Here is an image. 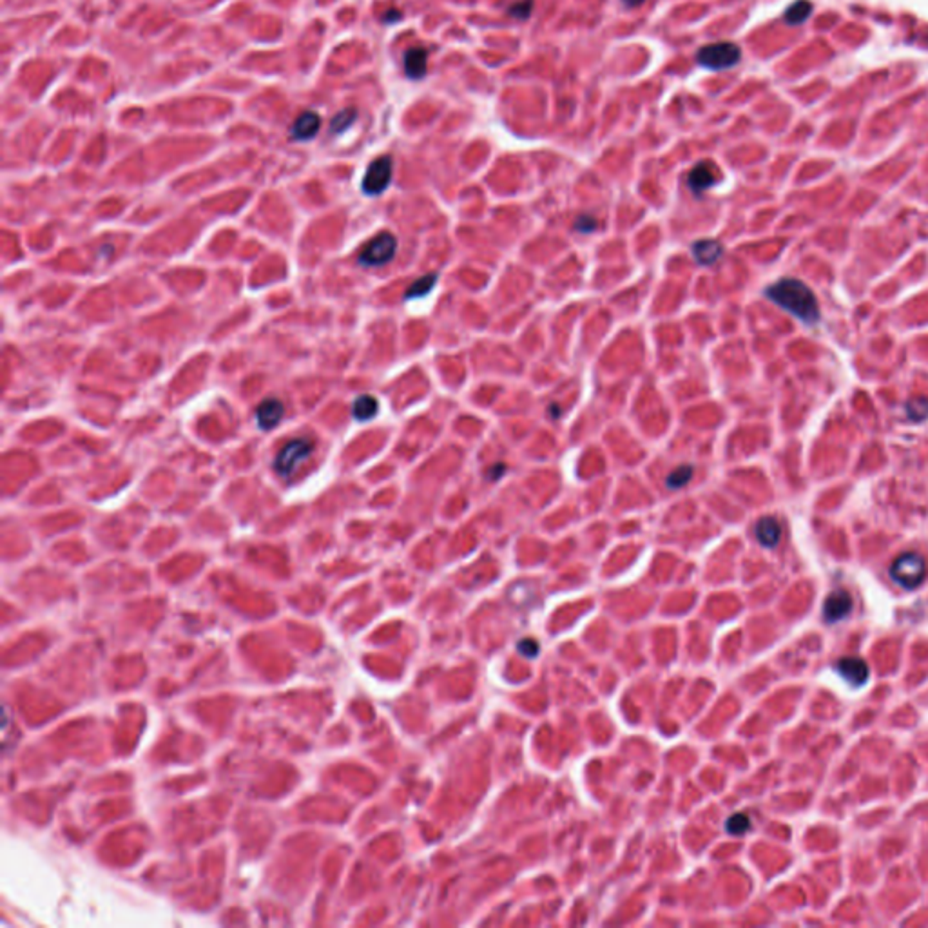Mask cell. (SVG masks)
<instances>
[{"instance_id":"obj_6","label":"cell","mask_w":928,"mask_h":928,"mask_svg":"<svg viewBox=\"0 0 928 928\" xmlns=\"http://www.w3.org/2000/svg\"><path fill=\"white\" fill-rule=\"evenodd\" d=\"M392 173H394V161H392V158H375L368 165V169H366L365 176H363V193L368 194V196H379L381 193H385L388 189L390 181H392Z\"/></svg>"},{"instance_id":"obj_2","label":"cell","mask_w":928,"mask_h":928,"mask_svg":"<svg viewBox=\"0 0 928 928\" xmlns=\"http://www.w3.org/2000/svg\"><path fill=\"white\" fill-rule=\"evenodd\" d=\"M890 577L903 590H916L927 579V562L919 553H901L890 566Z\"/></svg>"},{"instance_id":"obj_16","label":"cell","mask_w":928,"mask_h":928,"mask_svg":"<svg viewBox=\"0 0 928 928\" xmlns=\"http://www.w3.org/2000/svg\"><path fill=\"white\" fill-rule=\"evenodd\" d=\"M435 283H437V272H430V274H425V276L417 277V279H415V282L412 283V285L408 287V290L405 292V299L408 302V299L422 298V296H426V294L432 292V289L435 287Z\"/></svg>"},{"instance_id":"obj_22","label":"cell","mask_w":928,"mask_h":928,"mask_svg":"<svg viewBox=\"0 0 928 928\" xmlns=\"http://www.w3.org/2000/svg\"><path fill=\"white\" fill-rule=\"evenodd\" d=\"M531 9H533V0H518L508 8V15L515 18H528L531 15Z\"/></svg>"},{"instance_id":"obj_12","label":"cell","mask_w":928,"mask_h":928,"mask_svg":"<svg viewBox=\"0 0 928 928\" xmlns=\"http://www.w3.org/2000/svg\"><path fill=\"white\" fill-rule=\"evenodd\" d=\"M691 252H693V257L696 260V263L709 267V265H715L720 257L723 256V245L718 240L705 238V240H698L693 243Z\"/></svg>"},{"instance_id":"obj_15","label":"cell","mask_w":928,"mask_h":928,"mask_svg":"<svg viewBox=\"0 0 928 928\" xmlns=\"http://www.w3.org/2000/svg\"><path fill=\"white\" fill-rule=\"evenodd\" d=\"M378 412L379 401L370 394L359 395V398H356L354 405H352V415L358 421H370V419H374L378 415Z\"/></svg>"},{"instance_id":"obj_26","label":"cell","mask_w":928,"mask_h":928,"mask_svg":"<svg viewBox=\"0 0 928 928\" xmlns=\"http://www.w3.org/2000/svg\"><path fill=\"white\" fill-rule=\"evenodd\" d=\"M622 2L624 6H627V8H636V6L642 4L644 0H622Z\"/></svg>"},{"instance_id":"obj_1","label":"cell","mask_w":928,"mask_h":928,"mask_svg":"<svg viewBox=\"0 0 928 928\" xmlns=\"http://www.w3.org/2000/svg\"><path fill=\"white\" fill-rule=\"evenodd\" d=\"M765 296L805 325H816L820 319V306H818L814 294L800 279L784 277L769 289H765Z\"/></svg>"},{"instance_id":"obj_11","label":"cell","mask_w":928,"mask_h":928,"mask_svg":"<svg viewBox=\"0 0 928 928\" xmlns=\"http://www.w3.org/2000/svg\"><path fill=\"white\" fill-rule=\"evenodd\" d=\"M319 127H321V117L314 111H305L296 118V122L290 127V137L296 142L312 140L319 133Z\"/></svg>"},{"instance_id":"obj_9","label":"cell","mask_w":928,"mask_h":928,"mask_svg":"<svg viewBox=\"0 0 928 928\" xmlns=\"http://www.w3.org/2000/svg\"><path fill=\"white\" fill-rule=\"evenodd\" d=\"M852 611V597L845 590L832 591L823 602V617L828 624L845 619Z\"/></svg>"},{"instance_id":"obj_19","label":"cell","mask_w":928,"mask_h":928,"mask_svg":"<svg viewBox=\"0 0 928 928\" xmlns=\"http://www.w3.org/2000/svg\"><path fill=\"white\" fill-rule=\"evenodd\" d=\"M693 471H695V468H693L691 464H682V466L675 468V470L669 474V477L666 479V486L669 488V490H680V488H683L689 481H691Z\"/></svg>"},{"instance_id":"obj_8","label":"cell","mask_w":928,"mask_h":928,"mask_svg":"<svg viewBox=\"0 0 928 928\" xmlns=\"http://www.w3.org/2000/svg\"><path fill=\"white\" fill-rule=\"evenodd\" d=\"M285 415V405L277 398H267L256 408V421L262 430H272L282 422Z\"/></svg>"},{"instance_id":"obj_21","label":"cell","mask_w":928,"mask_h":928,"mask_svg":"<svg viewBox=\"0 0 928 928\" xmlns=\"http://www.w3.org/2000/svg\"><path fill=\"white\" fill-rule=\"evenodd\" d=\"M749 827H751V820L747 814H735L725 821V831L732 836H742L749 831Z\"/></svg>"},{"instance_id":"obj_24","label":"cell","mask_w":928,"mask_h":928,"mask_svg":"<svg viewBox=\"0 0 928 928\" xmlns=\"http://www.w3.org/2000/svg\"><path fill=\"white\" fill-rule=\"evenodd\" d=\"M517 651L521 653L523 656H530V658H535V656L539 655V642H537V640H533V639L518 640Z\"/></svg>"},{"instance_id":"obj_5","label":"cell","mask_w":928,"mask_h":928,"mask_svg":"<svg viewBox=\"0 0 928 928\" xmlns=\"http://www.w3.org/2000/svg\"><path fill=\"white\" fill-rule=\"evenodd\" d=\"M398 250V238L392 233H379L363 247L359 262L365 267H381L392 262Z\"/></svg>"},{"instance_id":"obj_3","label":"cell","mask_w":928,"mask_h":928,"mask_svg":"<svg viewBox=\"0 0 928 928\" xmlns=\"http://www.w3.org/2000/svg\"><path fill=\"white\" fill-rule=\"evenodd\" d=\"M314 452V442L306 437H296L289 441L282 450L277 452L274 459V470L282 477H289L294 474V470L302 464L305 459H309Z\"/></svg>"},{"instance_id":"obj_25","label":"cell","mask_w":928,"mask_h":928,"mask_svg":"<svg viewBox=\"0 0 928 928\" xmlns=\"http://www.w3.org/2000/svg\"><path fill=\"white\" fill-rule=\"evenodd\" d=\"M504 470H506V466H504V464H501V462H498V464H495V466L488 468V470H486V477H488V479H491V481H497L498 477H503V475H504Z\"/></svg>"},{"instance_id":"obj_14","label":"cell","mask_w":928,"mask_h":928,"mask_svg":"<svg viewBox=\"0 0 928 928\" xmlns=\"http://www.w3.org/2000/svg\"><path fill=\"white\" fill-rule=\"evenodd\" d=\"M426 65H428V55L426 49L412 48L405 53V73L408 78L419 80L426 75Z\"/></svg>"},{"instance_id":"obj_10","label":"cell","mask_w":928,"mask_h":928,"mask_svg":"<svg viewBox=\"0 0 928 928\" xmlns=\"http://www.w3.org/2000/svg\"><path fill=\"white\" fill-rule=\"evenodd\" d=\"M836 669L848 683L852 686H863L865 682L868 680V666L863 658H858V656H847V658H841L840 662L836 663Z\"/></svg>"},{"instance_id":"obj_23","label":"cell","mask_w":928,"mask_h":928,"mask_svg":"<svg viewBox=\"0 0 928 928\" xmlns=\"http://www.w3.org/2000/svg\"><path fill=\"white\" fill-rule=\"evenodd\" d=\"M597 225H599V221H597L595 218L590 216V214H582V216H579L577 220H575L573 229L577 230V233L586 234V233H593V230L597 229Z\"/></svg>"},{"instance_id":"obj_13","label":"cell","mask_w":928,"mask_h":928,"mask_svg":"<svg viewBox=\"0 0 928 928\" xmlns=\"http://www.w3.org/2000/svg\"><path fill=\"white\" fill-rule=\"evenodd\" d=\"M754 535L762 546L774 548L782 539V526L774 517H764L756 523Z\"/></svg>"},{"instance_id":"obj_20","label":"cell","mask_w":928,"mask_h":928,"mask_svg":"<svg viewBox=\"0 0 928 928\" xmlns=\"http://www.w3.org/2000/svg\"><path fill=\"white\" fill-rule=\"evenodd\" d=\"M811 9H812V6L809 4L807 0H798L796 4H792L791 8L787 9V13H785V21H787L789 24H792V26L801 24V22H804L805 18L809 16Z\"/></svg>"},{"instance_id":"obj_7","label":"cell","mask_w":928,"mask_h":928,"mask_svg":"<svg viewBox=\"0 0 928 928\" xmlns=\"http://www.w3.org/2000/svg\"><path fill=\"white\" fill-rule=\"evenodd\" d=\"M718 181V169L711 161H700L691 169L688 176V185L695 196L702 194L703 191L711 189L713 185Z\"/></svg>"},{"instance_id":"obj_17","label":"cell","mask_w":928,"mask_h":928,"mask_svg":"<svg viewBox=\"0 0 928 928\" xmlns=\"http://www.w3.org/2000/svg\"><path fill=\"white\" fill-rule=\"evenodd\" d=\"M356 118H358V111H356L354 107L343 109V111H339V113L332 118V122H330V131H332L334 134L345 133V131H348V129L352 127Z\"/></svg>"},{"instance_id":"obj_4","label":"cell","mask_w":928,"mask_h":928,"mask_svg":"<svg viewBox=\"0 0 928 928\" xmlns=\"http://www.w3.org/2000/svg\"><path fill=\"white\" fill-rule=\"evenodd\" d=\"M742 58V49L732 42H715L696 53V60L700 65L708 69H729L736 65Z\"/></svg>"},{"instance_id":"obj_18","label":"cell","mask_w":928,"mask_h":928,"mask_svg":"<svg viewBox=\"0 0 928 928\" xmlns=\"http://www.w3.org/2000/svg\"><path fill=\"white\" fill-rule=\"evenodd\" d=\"M905 412H907L908 419L910 421L921 422L928 417V398L924 395H917V398L908 399L907 405H905Z\"/></svg>"}]
</instances>
